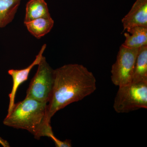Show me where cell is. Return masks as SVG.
Listing matches in <instances>:
<instances>
[{"label":"cell","instance_id":"1","mask_svg":"<svg viewBox=\"0 0 147 147\" xmlns=\"http://www.w3.org/2000/svg\"><path fill=\"white\" fill-rule=\"evenodd\" d=\"M54 84L47 106V121L55 113L73 102L82 100L96 89L93 74L82 65L69 64L54 69Z\"/></svg>","mask_w":147,"mask_h":147},{"label":"cell","instance_id":"2","mask_svg":"<svg viewBox=\"0 0 147 147\" xmlns=\"http://www.w3.org/2000/svg\"><path fill=\"white\" fill-rule=\"evenodd\" d=\"M47 103L26 97L15 104L3 123L7 126L28 130L37 139L47 137L52 129L47 120Z\"/></svg>","mask_w":147,"mask_h":147},{"label":"cell","instance_id":"3","mask_svg":"<svg viewBox=\"0 0 147 147\" xmlns=\"http://www.w3.org/2000/svg\"><path fill=\"white\" fill-rule=\"evenodd\" d=\"M113 108L117 113H128L147 108V82L133 83L119 87Z\"/></svg>","mask_w":147,"mask_h":147},{"label":"cell","instance_id":"4","mask_svg":"<svg viewBox=\"0 0 147 147\" xmlns=\"http://www.w3.org/2000/svg\"><path fill=\"white\" fill-rule=\"evenodd\" d=\"M37 70L32 79L27 91L26 97L31 98L40 102L48 103L53 84L54 69L42 56L38 65Z\"/></svg>","mask_w":147,"mask_h":147},{"label":"cell","instance_id":"5","mask_svg":"<svg viewBox=\"0 0 147 147\" xmlns=\"http://www.w3.org/2000/svg\"><path fill=\"white\" fill-rule=\"evenodd\" d=\"M139 48H130L121 45L115 63L111 69V81L119 87L132 82L133 72Z\"/></svg>","mask_w":147,"mask_h":147},{"label":"cell","instance_id":"6","mask_svg":"<svg viewBox=\"0 0 147 147\" xmlns=\"http://www.w3.org/2000/svg\"><path fill=\"white\" fill-rule=\"evenodd\" d=\"M46 47V44L42 45L39 53L36 57L34 60L26 68L21 69H11L8 70V74L11 76L13 80V86L11 91L9 95V102L7 114H9L11 112L15 105V96L18 87L21 84L28 80L29 74L32 69L35 66L38 65L39 63L43 56V53L45 52Z\"/></svg>","mask_w":147,"mask_h":147},{"label":"cell","instance_id":"7","mask_svg":"<svg viewBox=\"0 0 147 147\" xmlns=\"http://www.w3.org/2000/svg\"><path fill=\"white\" fill-rule=\"evenodd\" d=\"M122 23L123 31L134 27L147 28V0H137Z\"/></svg>","mask_w":147,"mask_h":147},{"label":"cell","instance_id":"8","mask_svg":"<svg viewBox=\"0 0 147 147\" xmlns=\"http://www.w3.org/2000/svg\"><path fill=\"white\" fill-rule=\"evenodd\" d=\"M125 39L122 45L130 48H139L147 45V28L137 26L126 30Z\"/></svg>","mask_w":147,"mask_h":147},{"label":"cell","instance_id":"9","mask_svg":"<svg viewBox=\"0 0 147 147\" xmlns=\"http://www.w3.org/2000/svg\"><path fill=\"white\" fill-rule=\"evenodd\" d=\"M24 24L32 35L40 39L51 31L54 26V21L51 16L36 18Z\"/></svg>","mask_w":147,"mask_h":147},{"label":"cell","instance_id":"10","mask_svg":"<svg viewBox=\"0 0 147 147\" xmlns=\"http://www.w3.org/2000/svg\"><path fill=\"white\" fill-rule=\"evenodd\" d=\"M51 16L45 0H29L26 5L24 23L41 17Z\"/></svg>","mask_w":147,"mask_h":147},{"label":"cell","instance_id":"11","mask_svg":"<svg viewBox=\"0 0 147 147\" xmlns=\"http://www.w3.org/2000/svg\"><path fill=\"white\" fill-rule=\"evenodd\" d=\"M21 0H0V28H5L14 19Z\"/></svg>","mask_w":147,"mask_h":147},{"label":"cell","instance_id":"12","mask_svg":"<svg viewBox=\"0 0 147 147\" xmlns=\"http://www.w3.org/2000/svg\"><path fill=\"white\" fill-rule=\"evenodd\" d=\"M131 82H147V45L139 48Z\"/></svg>","mask_w":147,"mask_h":147},{"label":"cell","instance_id":"13","mask_svg":"<svg viewBox=\"0 0 147 147\" xmlns=\"http://www.w3.org/2000/svg\"><path fill=\"white\" fill-rule=\"evenodd\" d=\"M47 137H49L55 143L57 147H71V141L69 139H66L64 141H62L57 139L54 134L53 130L49 131L47 135Z\"/></svg>","mask_w":147,"mask_h":147},{"label":"cell","instance_id":"14","mask_svg":"<svg viewBox=\"0 0 147 147\" xmlns=\"http://www.w3.org/2000/svg\"><path fill=\"white\" fill-rule=\"evenodd\" d=\"M0 144L3 147H9L10 145L7 141L0 137Z\"/></svg>","mask_w":147,"mask_h":147}]
</instances>
